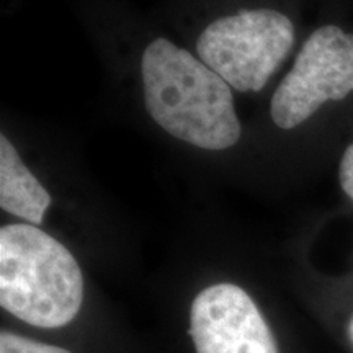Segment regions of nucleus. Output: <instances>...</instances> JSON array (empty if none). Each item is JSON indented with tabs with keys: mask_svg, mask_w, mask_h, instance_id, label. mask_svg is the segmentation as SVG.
<instances>
[{
	"mask_svg": "<svg viewBox=\"0 0 353 353\" xmlns=\"http://www.w3.org/2000/svg\"><path fill=\"white\" fill-rule=\"evenodd\" d=\"M141 76L145 110L170 136L208 151L241 139L232 87L187 50L154 39L141 59Z\"/></svg>",
	"mask_w": 353,
	"mask_h": 353,
	"instance_id": "obj_1",
	"label": "nucleus"
},
{
	"mask_svg": "<svg viewBox=\"0 0 353 353\" xmlns=\"http://www.w3.org/2000/svg\"><path fill=\"white\" fill-rule=\"evenodd\" d=\"M83 276L76 257L33 224L0 229V304L17 319L56 329L76 319Z\"/></svg>",
	"mask_w": 353,
	"mask_h": 353,
	"instance_id": "obj_2",
	"label": "nucleus"
},
{
	"mask_svg": "<svg viewBox=\"0 0 353 353\" xmlns=\"http://www.w3.org/2000/svg\"><path fill=\"white\" fill-rule=\"evenodd\" d=\"M294 44V26L272 8L221 17L196 41L200 59L239 92H260Z\"/></svg>",
	"mask_w": 353,
	"mask_h": 353,
	"instance_id": "obj_3",
	"label": "nucleus"
},
{
	"mask_svg": "<svg viewBox=\"0 0 353 353\" xmlns=\"http://www.w3.org/2000/svg\"><path fill=\"white\" fill-rule=\"evenodd\" d=\"M353 92V33L335 25L312 32L299 50L293 69L272 97V120L293 130L327 101L343 100Z\"/></svg>",
	"mask_w": 353,
	"mask_h": 353,
	"instance_id": "obj_4",
	"label": "nucleus"
},
{
	"mask_svg": "<svg viewBox=\"0 0 353 353\" xmlns=\"http://www.w3.org/2000/svg\"><path fill=\"white\" fill-rule=\"evenodd\" d=\"M190 335L196 353H278L267 321L241 286L218 283L193 299Z\"/></svg>",
	"mask_w": 353,
	"mask_h": 353,
	"instance_id": "obj_5",
	"label": "nucleus"
},
{
	"mask_svg": "<svg viewBox=\"0 0 353 353\" xmlns=\"http://www.w3.org/2000/svg\"><path fill=\"white\" fill-rule=\"evenodd\" d=\"M51 205L48 190L23 164L6 134L0 138V208L33 226L43 223Z\"/></svg>",
	"mask_w": 353,
	"mask_h": 353,
	"instance_id": "obj_6",
	"label": "nucleus"
},
{
	"mask_svg": "<svg viewBox=\"0 0 353 353\" xmlns=\"http://www.w3.org/2000/svg\"><path fill=\"white\" fill-rule=\"evenodd\" d=\"M0 353H70L61 347L34 342L21 335L2 330L0 334Z\"/></svg>",
	"mask_w": 353,
	"mask_h": 353,
	"instance_id": "obj_7",
	"label": "nucleus"
},
{
	"mask_svg": "<svg viewBox=\"0 0 353 353\" xmlns=\"http://www.w3.org/2000/svg\"><path fill=\"white\" fill-rule=\"evenodd\" d=\"M339 179H341L343 192L347 193L350 200H353V144L348 145L343 152L341 169H339Z\"/></svg>",
	"mask_w": 353,
	"mask_h": 353,
	"instance_id": "obj_8",
	"label": "nucleus"
},
{
	"mask_svg": "<svg viewBox=\"0 0 353 353\" xmlns=\"http://www.w3.org/2000/svg\"><path fill=\"white\" fill-rule=\"evenodd\" d=\"M347 335H348V341H350L352 345H353V316H352V319L347 325Z\"/></svg>",
	"mask_w": 353,
	"mask_h": 353,
	"instance_id": "obj_9",
	"label": "nucleus"
}]
</instances>
